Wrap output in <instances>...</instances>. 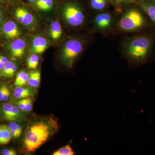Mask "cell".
Listing matches in <instances>:
<instances>
[{"instance_id": "1", "label": "cell", "mask_w": 155, "mask_h": 155, "mask_svg": "<svg viewBox=\"0 0 155 155\" xmlns=\"http://www.w3.org/2000/svg\"><path fill=\"white\" fill-rule=\"evenodd\" d=\"M154 44V39L149 34L127 37L121 43V52L131 65L141 66L150 60Z\"/></svg>"}, {"instance_id": "2", "label": "cell", "mask_w": 155, "mask_h": 155, "mask_svg": "<svg viewBox=\"0 0 155 155\" xmlns=\"http://www.w3.org/2000/svg\"><path fill=\"white\" fill-rule=\"evenodd\" d=\"M58 127V123L51 117L32 122L25 130L22 148L26 152L35 151L55 134Z\"/></svg>"}, {"instance_id": "3", "label": "cell", "mask_w": 155, "mask_h": 155, "mask_svg": "<svg viewBox=\"0 0 155 155\" xmlns=\"http://www.w3.org/2000/svg\"><path fill=\"white\" fill-rule=\"evenodd\" d=\"M144 13L137 6H129L116 19L115 27L121 33H134L141 31L148 25Z\"/></svg>"}, {"instance_id": "4", "label": "cell", "mask_w": 155, "mask_h": 155, "mask_svg": "<svg viewBox=\"0 0 155 155\" xmlns=\"http://www.w3.org/2000/svg\"><path fill=\"white\" fill-rule=\"evenodd\" d=\"M116 21V15L112 12L106 11L97 12L93 19V28L96 32L107 35L115 28Z\"/></svg>"}, {"instance_id": "5", "label": "cell", "mask_w": 155, "mask_h": 155, "mask_svg": "<svg viewBox=\"0 0 155 155\" xmlns=\"http://www.w3.org/2000/svg\"><path fill=\"white\" fill-rule=\"evenodd\" d=\"M84 47L83 41L76 38L70 39L65 43L62 50V58L69 67L82 53Z\"/></svg>"}, {"instance_id": "6", "label": "cell", "mask_w": 155, "mask_h": 155, "mask_svg": "<svg viewBox=\"0 0 155 155\" xmlns=\"http://www.w3.org/2000/svg\"><path fill=\"white\" fill-rule=\"evenodd\" d=\"M63 15L67 24L72 27L83 25L85 16L79 6L73 3L66 4L63 9Z\"/></svg>"}, {"instance_id": "7", "label": "cell", "mask_w": 155, "mask_h": 155, "mask_svg": "<svg viewBox=\"0 0 155 155\" xmlns=\"http://www.w3.org/2000/svg\"><path fill=\"white\" fill-rule=\"evenodd\" d=\"M134 4L146 14L155 26V0H137Z\"/></svg>"}, {"instance_id": "8", "label": "cell", "mask_w": 155, "mask_h": 155, "mask_svg": "<svg viewBox=\"0 0 155 155\" xmlns=\"http://www.w3.org/2000/svg\"><path fill=\"white\" fill-rule=\"evenodd\" d=\"M26 42L22 39L18 38L12 42L10 45V52L14 58H20L25 53Z\"/></svg>"}, {"instance_id": "9", "label": "cell", "mask_w": 155, "mask_h": 155, "mask_svg": "<svg viewBox=\"0 0 155 155\" xmlns=\"http://www.w3.org/2000/svg\"><path fill=\"white\" fill-rule=\"evenodd\" d=\"M3 32L9 39L16 38L20 36V31L17 24L12 21H8L3 25Z\"/></svg>"}, {"instance_id": "10", "label": "cell", "mask_w": 155, "mask_h": 155, "mask_svg": "<svg viewBox=\"0 0 155 155\" xmlns=\"http://www.w3.org/2000/svg\"><path fill=\"white\" fill-rule=\"evenodd\" d=\"M48 46V41L42 37L37 36L33 39L31 50L32 52L40 54L45 51Z\"/></svg>"}, {"instance_id": "11", "label": "cell", "mask_w": 155, "mask_h": 155, "mask_svg": "<svg viewBox=\"0 0 155 155\" xmlns=\"http://www.w3.org/2000/svg\"><path fill=\"white\" fill-rule=\"evenodd\" d=\"M12 137L9 126L5 125H0V144H8L11 141Z\"/></svg>"}, {"instance_id": "12", "label": "cell", "mask_w": 155, "mask_h": 155, "mask_svg": "<svg viewBox=\"0 0 155 155\" xmlns=\"http://www.w3.org/2000/svg\"><path fill=\"white\" fill-rule=\"evenodd\" d=\"M62 34V29L59 22L54 21L52 22L50 27V34L54 40L58 39Z\"/></svg>"}, {"instance_id": "13", "label": "cell", "mask_w": 155, "mask_h": 155, "mask_svg": "<svg viewBox=\"0 0 155 155\" xmlns=\"http://www.w3.org/2000/svg\"><path fill=\"white\" fill-rule=\"evenodd\" d=\"M108 0H90L92 9L97 12L105 11L108 5Z\"/></svg>"}, {"instance_id": "14", "label": "cell", "mask_w": 155, "mask_h": 155, "mask_svg": "<svg viewBox=\"0 0 155 155\" xmlns=\"http://www.w3.org/2000/svg\"><path fill=\"white\" fill-rule=\"evenodd\" d=\"M41 81V73L38 71L31 72L28 77V83L32 87H38Z\"/></svg>"}, {"instance_id": "15", "label": "cell", "mask_w": 155, "mask_h": 155, "mask_svg": "<svg viewBox=\"0 0 155 155\" xmlns=\"http://www.w3.org/2000/svg\"><path fill=\"white\" fill-rule=\"evenodd\" d=\"M29 75L27 72L21 71L18 72L15 78L14 85L16 87H22L26 84L28 82Z\"/></svg>"}, {"instance_id": "16", "label": "cell", "mask_w": 155, "mask_h": 155, "mask_svg": "<svg viewBox=\"0 0 155 155\" xmlns=\"http://www.w3.org/2000/svg\"><path fill=\"white\" fill-rule=\"evenodd\" d=\"M31 94L30 90L28 88H24L22 87L17 86L14 89V95L16 98H26Z\"/></svg>"}, {"instance_id": "17", "label": "cell", "mask_w": 155, "mask_h": 155, "mask_svg": "<svg viewBox=\"0 0 155 155\" xmlns=\"http://www.w3.org/2000/svg\"><path fill=\"white\" fill-rule=\"evenodd\" d=\"M8 126L11 130L12 137L17 138L21 136L22 133V129L19 124L15 122H11Z\"/></svg>"}, {"instance_id": "18", "label": "cell", "mask_w": 155, "mask_h": 155, "mask_svg": "<svg viewBox=\"0 0 155 155\" xmlns=\"http://www.w3.org/2000/svg\"><path fill=\"white\" fill-rule=\"evenodd\" d=\"M36 5L41 11H49L52 8L53 0H36Z\"/></svg>"}, {"instance_id": "19", "label": "cell", "mask_w": 155, "mask_h": 155, "mask_svg": "<svg viewBox=\"0 0 155 155\" xmlns=\"http://www.w3.org/2000/svg\"><path fill=\"white\" fill-rule=\"evenodd\" d=\"M20 9L23 17L22 24L25 25L31 24L34 21V17L32 14L24 8H20Z\"/></svg>"}, {"instance_id": "20", "label": "cell", "mask_w": 155, "mask_h": 155, "mask_svg": "<svg viewBox=\"0 0 155 155\" xmlns=\"http://www.w3.org/2000/svg\"><path fill=\"white\" fill-rule=\"evenodd\" d=\"M13 106V105L10 103H5L3 105L2 107L3 116L6 120L9 121H11Z\"/></svg>"}, {"instance_id": "21", "label": "cell", "mask_w": 155, "mask_h": 155, "mask_svg": "<svg viewBox=\"0 0 155 155\" xmlns=\"http://www.w3.org/2000/svg\"><path fill=\"white\" fill-rule=\"evenodd\" d=\"M75 153L69 145L61 148L53 153V155H73Z\"/></svg>"}, {"instance_id": "22", "label": "cell", "mask_w": 155, "mask_h": 155, "mask_svg": "<svg viewBox=\"0 0 155 155\" xmlns=\"http://www.w3.org/2000/svg\"><path fill=\"white\" fill-rule=\"evenodd\" d=\"M39 58L36 54H32L28 58L27 65L29 69H35L37 67L39 63Z\"/></svg>"}, {"instance_id": "23", "label": "cell", "mask_w": 155, "mask_h": 155, "mask_svg": "<svg viewBox=\"0 0 155 155\" xmlns=\"http://www.w3.org/2000/svg\"><path fill=\"white\" fill-rule=\"evenodd\" d=\"M16 64V63L15 62H13V61H8L5 65L4 69L2 70V75L5 77H8V75L9 72L11 71V69Z\"/></svg>"}, {"instance_id": "24", "label": "cell", "mask_w": 155, "mask_h": 155, "mask_svg": "<svg viewBox=\"0 0 155 155\" xmlns=\"http://www.w3.org/2000/svg\"><path fill=\"white\" fill-rule=\"evenodd\" d=\"M137 0H111L114 5L118 7V8H121L122 6L130 5L135 3Z\"/></svg>"}, {"instance_id": "25", "label": "cell", "mask_w": 155, "mask_h": 155, "mask_svg": "<svg viewBox=\"0 0 155 155\" xmlns=\"http://www.w3.org/2000/svg\"><path fill=\"white\" fill-rule=\"evenodd\" d=\"M26 98L22 99L20 100L17 103L18 107L20 110L23 112L25 111V104H26Z\"/></svg>"}, {"instance_id": "26", "label": "cell", "mask_w": 155, "mask_h": 155, "mask_svg": "<svg viewBox=\"0 0 155 155\" xmlns=\"http://www.w3.org/2000/svg\"><path fill=\"white\" fill-rule=\"evenodd\" d=\"M1 154L3 155H16L17 153L15 150L13 149H6L3 150L1 152Z\"/></svg>"}, {"instance_id": "27", "label": "cell", "mask_w": 155, "mask_h": 155, "mask_svg": "<svg viewBox=\"0 0 155 155\" xmlns=\"http://www.w3.org/2000/svg\"><path fill=\"white\" fill-rule=\"evenodd\" d=\"M32 109V101L29 98H26V104H25V112H29Z\"/></svg>"}, {"instance_id": "28", "label": "cell", "mask_w": 155, "mask_h": 155, "mask_svg": "<svg viewBox=\"0 0 155 155\" xmlns=\"http://www.w3.org/2000/svg\"><path fill=\"white\" fill-rule=\"evenodd\" d=\"M8 88L5 85H2L0 87V101H2L3 97Z\"/></svg>"}, {"instance_id": "29", "label": "cell", "mask_w": 155, "mask_h": 155, "mask_svg": "<svg viewBox=\"0 0 155 155\" xmlns=\"http://www.w3.org/2000/svg\"><path fill=\"white\" fill-rule=\"evenodd\" d=\"M17 64L15 65L14 67L12 68V69H11V71L9 72L8 75V78H11L13 76V75H14V74H15V72L17 71Z\"/></svg>"}, {"instance_id": "30", "label": "cell", "mask_w": 155, "mask_h": 155, "mask_svg": "<svg viewBox=\"0 0 155 155\" xmlns=\"http://www.w3.org/2000/svg\"><path fill=\"white\" fill-rule=\"evenodd\" d=\"M10 96V91L9 90V88L7 89V90L4 94V97H3L2 101H8L9 99V97Z\"/></svg>"}, {"instance_id": "31", "label": "cell", "mask_w": 155, "mask_h": 155, "mask_svg": "<svg viewBox=\"0 0 155 155\" xmlns=\"http://www.w3.org/2000/svg\"><path fill=\"white\" fill-rule=\"evenodd\" d=\"M0 61L6 64L8 61V58H6V57L0 55Z\"/></svg>"}, {"instance_id": "32", "label": "cell", "mask_w": 155, "mask_h": 155, "mask_svg": "<svg viewBox=\"0 0 155 155\" xmlns=\"http://www.w3.org/2000/svg\"><path fill=\"white\" fill-rule=\"evenodd\" d=\"M5 64L0 61V70H2L4 69V67H5Z\"/></svg>"}, {"instance_id": "33", "label": "cell", "mask_w": 155, "mask_h": 155, "mask_svg": "<svg viewBox=\"0 0 155 155\" xmlns=\"http://www.w3.org/2000/svg\"><path fill=\"white\" fill-rule=\"evenodd\" d=\"M3 15V12L2 11V9L0 8V17L2 16Z\"/></svg>"}, {"instance_id": "34", "label": "cell", "mask_w": 155, "mask_h": 155, "mask_svg": "<svg viewBox=\"0 0 155 155\" xmlns=\"http://www.w3.org/2000/svg\"><path fill=\"white\" fill-rule=\"evenodd\" d=\"M28 1L31 2H36V0H28Z\"/></svg>"}, {"instance_id": "35", "label": "cell", "mask_w": 155, "mask_h": 155, "mask_svg": "<svg viewBox=\"0 0 155 155\" xmlns=\"http://www.w3.org/2000/svg\"><path fill=\"white\" fill-rule=\"evenodd\" d=\"M4 1H5V0H0V2H3Z\"/></svg>"}]
</instances>
